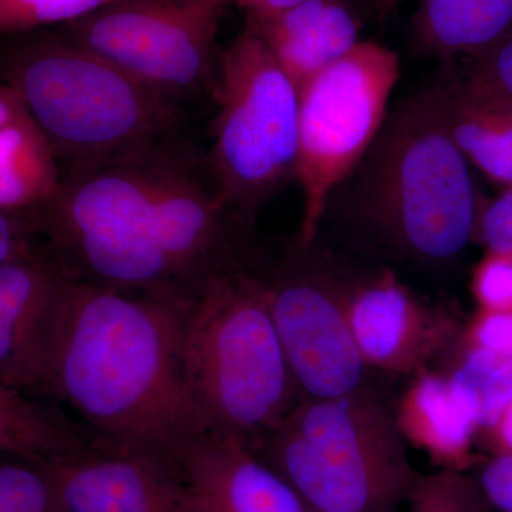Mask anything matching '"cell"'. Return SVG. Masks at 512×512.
Instances as JSON below:
<instances>
[{
  "label": "cell",
  "instance_id": "cell-1",
  "mask_svg": "<svg viewBox=\"0 0 512 512\" xmlns=\"http://www.w3.org/2000/svg\"><path fill=\"white\" fill-rule=\"evenodd\" d=\"M192 303L73 281L50 397L72 410L93 447L146 461L177 483L205 433L185 380Z\"/></svg>",
  "mask_w": 512,
  "mask_h": 512
},
{
  "label": "cell",
  "instance_id": "cell-2",
  "mask_svg": "<svg viewBox=\"0 0 512 512\" xmlns=\"http://www.w3.org/2000/svg\"><path fill=\"white\" fill-rule=\"evenodd\" d=\"M353 174L343 218L370 254L436 268L453 262L473 241L483 205L436 89L389 111Z\"/></svg>",
  "mask_w": 512,
  "mask_h": 512
},
{
  "label": "cell",
  "instance_id": "cell-3",
  "mask_svg": "<svg viewBox=\"0 0 512 512\" xmlns=\"http://www.w3.org/2000/svg\"><path fill=\"white\" fill-rule=\"evenodd\" d=\"M0 82L18 94L62 171L140 153L183 124L181 104L57 28L0 36Z\"/></svg>",
  "mask_w": 512,
  "mask_h": 512
},
{
  "label": "cell",
  "instance_id": "cell-4",
  "mask_svg": "<svg viewBox=\"0 0 512 512\" xmlns=\"http://www.w3.org/2000/svg\"><path fill=\"white\" fill-rule=\"evenodd\" d=\"M255 268L208 282L192 303L184 352L188 396L202 429L252 451L302 400Z\"/></svg>",
  "mask_w": 512,
  "mask_h": 512
},
{
  "label": "cell",
  "instance_id": "cell-5",
  "mask_svg": "<svg viewBox=\"0 0 512 512\" xmlns=\"http://www.w3.org/2000/svg\"><path fill=\"white\" fill-rule=\"evenodd\" d=\"M375 383L333 399H302L255 448L309 512H400L420 473Z\"/></svg>",
  "mask_w": 512,
  "mask_h": 512
},
{
  "label": "cell",
  "instance_id": "cell-6",
  "mask_svg": "<svg viewBox=\"0 0 512 512\" xmlns=\"http://www.w3.org/2000/svg\"><path fill=\"white\" fill-rule=\"evenodd\" d=\"M208 170L222 200L254 229L266 202L295 178L299 90L261 37L245 28L218 59Z\"/></svg>",
  "mask_w": 512,
  "mask_h": 512
},
{
  "label": "cell",
  "instance_id": "cell-7",
  "mask_svg": "<svg viewBox=\"0 0 512 512\" xmlns=\"http://www.w3.org/2000/svg\"><path fill=\"white\" fill-rule=\"evenodd\" d=\"M399 77L400 60L393 50L359 42L299 90V248L318 242L333 194L352 177L382 130Z\"/></svg>",
  "mask_w": 512,
  "mask_h": 512
},
{
  "label": "cell",
  "instance_id": "cell-8",
  "mask_svg": "<svg viewBox=\"0 0 512 512\" xmlns=\"http://www.w3.org/2000/svg\"><path fill=\"white\" fill-rule=\"evenodd\" d=\"M255 269L302 399H333L375 383L346 318L348 266L316 244H295Z\"/></svg>",
  "mask_w": 512,
  "mask_h": 512
},
{
  "label": "cell",
  "instance_id": "cell-9",
  "mask_svg": "<svg viewBox=\"0 0 512 512\" xmlns=\"http://www.w3.org/2000/svg\"><path fill=\"white\" fill-rule=\"evenodd\" d=\"M229 0H119L57 28L137 82L181 104L212 89Z\"/></svg>",
  "mask_w": 512,
  "mask_h": 512
},
{
  "label": "cell",
  "instance_id": "cell-10",
  "mask_svg": "<svg viewBox=\"0 0 512 512\" xmlns=\"http://www.w3.org/2000/svg\"><path fill=\"white\" fill-rule=\"evenodd\" d=\"M345 309L357 349L373 373L412 377L453 356L464 325L441 303L423 298L387 266L346 272Z\"/></svg>",
  "mask_w": 512,
  "mask_h": 512
},
{
  "label": "cell",
  "instance_id": "cell-11",
  "mask_svg": "<svg viewBox=\"0 0 512 512\" xmlns=\"http://www.w3.org/2000/svg\"><path fill=\"white\" fill-rule=\"evenodd\" d=\"M73 279L49 249L25 245L0 264V383L52 397Z\"/></svg>",
  "mask_w": 512,
  "mask_h": 512
},
{
  "label": "cell",
  "instance_id": "cell-12",
  "mask_svg": "<svg viewBox=\"0 0 512 512\" xmlns=\"http://www.w3.org/2000/svg\"><path fill=\"white\" fill-rule=\"evenodd\" d=\"M177 480L190 512H309L255 451L212 431L188 448Z\"/></svg>",
  "mask_w": 512,
  "mask_h": 512
},
{
  "label": "cell",
  "instance_id": "cell-13",
  "mask_svg": "<svg viewBox=\"0 0 512 512\" xmlns=\"http://www.w3.org/2000/svg\"><path fill=\"white\" fill-rule=\"evenodd\" d=\"M37 461L69 512H188L181 485L138 458L87 447Z\"/></svg>",
  "mask_w": 512,
  "mask_h": 512
},
{
  "label": "cell",
  "instance_id": "cell-14",
  "mask_svg": "<svg viewBox=\"0 0 512 512\" xmlns=\"http://www.w3.org/2000/svg\"><path fill=\"white\" fill-rule=\"evenodd\" d=\"M296 89L360 42L359 23L343 0H305L264 19H248Z\"/></svg>",
  "mask_w": 512,
  "mask_h": 512
},
{
  "label": "cell",
  "instance_id": "cell-15",
  "mask_svg": "<svg viewBox=\"0 0 512 512\" xmlns=\"http://www.w3.org/2000/svg\"><path fill=\"white\" fill-rule=\"evenodd\" d=\"M397 426L410 447L447 470L467 471L476 463V424L451 387L444 370L409 379L393 400Z\"/></svg>",
  "mask_w": 512,
  "mask_h": 512
},
{
  "label": "cell",
  "instance_id": "cell-16",
  "mask_svg": "<svg viewBox=\"0 0 512 512\" xmlns=\"http://www.w3.org/2000/svg\"><path fill=\"white\" fill-rule=\"evenodd\" d=\"M451 138L470 165L493 183L512 187V106L461 76L436 87Z\"/></svg>",
  "mask_w": 512,
  "mask_h": 512
},
{
  "label": "cell",
  "instance_id": "cell-17",
  "mask_svg": "<svg viewBox=\"0 0 512 512\" xmlns=\"http://www.w3.org/2000/svg\"><path fill=\"white\" fill-rule=\"evenodd\" d=\"M512 32V0H420L414 18L417 45L450 59L483 52Z\"/></svg>",
  "mask_w": 512,
  "mask_h": 512
},
{
  "label": "cell",
  "instance_id": "cell-18",
  "mask_svg": "<svg viewBox=\"0 0 512 512\" xmlns=\"http://www.w3.org/2000/svg\"><path fill=\"white\" fill-rule=\"evenodd\" d=\"M62 168L28 113L0 128V210L29 214L59 187Z\"/></svg>",
  "mask_w": 512,
  "mask_h": 512
},
{
  "label": "cell",
  "instance_id": "cell-19",
  "mask_svg": "<svg viewBox=\"0 0 512 512\" xmlns=\"http://www.w3.org/2000/svg\"><path fill=\"white\" fill-rule=\"evenodd\" d=\"M86 447L92 443L72 417L0 383V456L46 460Z\"/></svg>",
  "mask_w": 512,
  "mask_h": 512
},
{
  "label": "cell",
  "instance_id": "cell-20",
  "mask_svg": "<svg viewBox=\"0 0 512 512\" xmlns=\"http://www.w3.org/2000/svg\"><path fill=\"white\" fill-rule=\"evenodd\" d=\"M453 356L446 375L480 437L512 400V362L488 350L460 345Z\"/></svg>",
  "mask_w": 512,
  "mask_h": 512
},
{
  "label": "cell",
  "instance_id": "cell-21",
  "mask_svg": "<svg viewBox=\"0 0 512 512\" xmlns=\"http://www.w3.org/2000/svg\"><path fill=\"white\" fill-rule=\"evenodd\" d=\"M0 512H69L37 460L0 456Z\"/></svg>",
  "mask_w": 512,
  "mask_h": 512
},
{
  "label": "cell",
  "instance_id": "cell-22",
  "mask_svg": "<svg viewBox=\"0 0 512 512\" xmlns=\"http://www.w3.org/2000/svg\"><path fill=\"white\" fill-rule=\"evenodd\" d=\"M404 512H493L476 477L441 468L419 477Z\"/></svg>",
  "mask_w": 512,
  "mask_h": 512
},
{
  "label": "cell",
  "instance_id": "cell-23",
  "mask_svg": "<svg viewBox=\"0 0 512 512\" xmlns=\"http://www.w3.org/2000/svg\"><path fill=\"white\" fill-rule=\"evenodd\" d=\"M119 0H0V36L60 28Z\"/></svg>",
  "mask_w": 512,
  "mask_h": 512
},
{
  "label": "cell",
  "instance_id": "cell-24",
  "mask_svg": "<svg viewBox=\"0 0 512 512\" xmlns=\"http://www.w3.org/2000/svg\"><path fill=\"white\" fill-rule=\"evenodd\" d=\"M461 77L480 92L512 106V32L471 56Z\"/></svg>",
  "mask_w": 512,
  "mask_h": 512
},
{
  "label": "cell",
  "instance_id": "cell-25",
  "mask_svg": "<svg viewBox=\"0 0 512 512\" xmlns=\"http://www.w3.org/2000/svg\"><path fill=\"white\" fill-rule=\"evenodd\" d=\"M477 309L512 312V251L485 252L471 276Z\"/></svg>",
  "mask_w": 512,
  "mask_h": 512
},
{
  "label": "cell",
  "instance_id": "cell-26",
  "mask_svg": "<svg viewBox=\"0 0 512 512\" xmlns=\"http://www.w3.org/2000/svg\"><path fill=\"white\" fill-rule=\"evenodd\" d=\"M458 345L488 350L512 362V312L477 309Z\"/></svg>",
  "mask_w": 512,
  "mask_h": 512
},
{
  "label": "cell",
  "instance_id": "cell-27",
  "mask_svg": "<svg viewBox=\"0 0 512 512\" xmlns=\"http://www.w3.org/2000/svg\"><path fill=\"white\" fill-rule=\"evenodd\" d=\"M474 239L485 252L512 251V187L481 207Z\"/></svg>",
  "mask_w": 512,
  "mask_h": 512
},
{
  "label": "cell",
  "instance_id": "cell-28",
  "mask_svg": "<svg viewBox=\"0 0 512 512\" xmlns=\"http://www.w3.org/2000/svg\"><path fill=\"white\" fill-rule=\"evenodd\" d=\"M477 480L494 510L512 512V454H495Z\"/></svg>",
  "mask_w": 512,
  "mask_h": 512
},
{
  "label": "cell",
  "instance_id": "cell-29",
  "mask_svg": "<svg viewBox=\"0 0 512 512\" xmlns=\"http://www.w3.org/2000/svg\"><path fill=\"white\" fill-rule=\"evenodd\" d=\"M28 222L0 210V264L32 241Z\"/></svg>",
  "mask_w": 512,
  "mask_h": 512
},
{
  "label": "cell",
  "instance_id": "cell-30",
  "mask_svg": "<svg viewBox=\"0 0 512 512\" xmlns=\"http://www.w3.org/2000/svg\"><path fill=\"white\" fill-rule=\"evenodd\" d=\"M488 450L495 454H512V400L504 412L485 433L481 434Z\"/></svg>",
  "mask_w": 512,
  "mask_h": 512
},
{
  "label": "cell",
  "instance_id": "cell-31",
  "mask_svg": "<svg viewBox=\"0 0 512 512\" xmlns=\"http://www.w3.org/2000/svg\"><path fill=\"white\" fill-rule=\"evenodd\" d=\"M247 10L248 19H264L301 5L305 0H229Z\"/></svg>",
  "mask_w": 512,
  "mask_h": 512
},
{
  "label": "cell",
  "instance_id": "cell-32",
  "mask_svg": "<svg viewBox=\"0 0 512 512\" xmlns=\"http://www.w3.org/2000/svg\"><path fill=\"white\" fill-rule=\"evenodd\" d=\"M26 113L18 94L3 82H0V128L5 127L10 121L18 119Z\"/></svg>",
  "mask_w": 512,
  "mask_h": 512
},
{
  "label": "cell",
  "instance_id": "cell-33",
  "mask_svg": "<svg viewBox=\"0 0 512 512\" xmlns=\"http://www.w3.org/2000/svg\"><path fill=\"white\" fill-rule=\"evenodd\" d=\"M379 5L382 6L383 9H392L394 6L400 5L404 0H377Z\"/></svg>",
  "mask_w": 512,
  "mask_h": 512
}]
</instances>
